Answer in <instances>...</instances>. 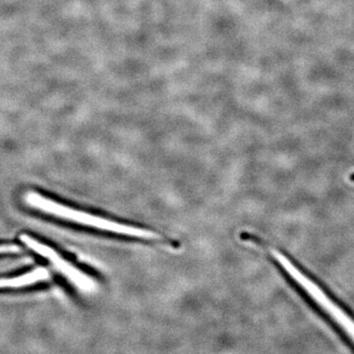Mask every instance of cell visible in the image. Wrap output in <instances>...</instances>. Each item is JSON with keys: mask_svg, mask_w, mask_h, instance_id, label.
Returning a JSON list of instances; mask_svg holds the SVG:
<instances>
[{"mask_svg": "<svg viewBox=\"0 0 354 354\" xmlns=\"http://www.w3.org/2000/svg\"><path fill=\"white\" fill-rule=\"evenodd\" d=\"M24 200L26 204L32 209L44 212V214L62 218V220L71 221L76 225H83V227L95 228V230H102V232H109V234L144 239V241H158L162 239L160 234L152 232V230L133 227V225L109 220L104 216L86 213L80 209L71 208V207H67L60 203L53 201V200L48 199L39 193L32 192V191L26 193Z\"/></svg>", "mask_w": 354, "mask_h": 354, "instance_id": "6da1fadb", "label": "cell"}, {"mask_svg": "<svg viewBox=\"0 0 354 354\" xmlns=\"http://www.w3.org/2000/svg\"><path fill=\"white\" fill-rule=\"evenodd\" d=\"M247 239L250 242H253V243L257 244V245L263 247L266 251L269 252L272 263L278 268L279 272H281L283 278L286 279V283L290 285V288L295 291L298 297L304 300V304H306L321 320L324 321L325 324L329 326L330 329H332L333 332H334L351 351H354V339L353 337L348 334V330L344 329V326H342L341 323L337 322V318L330 314L329 310L324 307L322 302L317 299L315 292L307 290L306 283H301L295 272V274L291 272L290 267L286 264L285 261L281 259L278 254L274 253L269 247L261 243L255 237L249 236Z\"/></svg>", "mask_w": 354, "mask_h": 354, "instance_id": "7a4b0ae2", "label": "cell"}, {"mask_svg": "<svg viewBox=\"0 0 354 354\" xmlns=\"http://www.w3.org/2000/svg\"><path fill=\"white\" fill-rule=\"evenodd\" d=\"M19 239L21 242L24 243L28 248L31 249V250L35 251L41 257L50 261V264L60 274H64L65 278L68 279L70 283L75 286L78 290H81L84 292H92L93 290H95L94 279L88 277L83 271H81L75 266L71 264L68 261L64 259L55 249L41 243V242L32 239V236L28 234H21Z\"/></svg>", "mask_w": 354, "mask_h": 354, "instance_id": "3957f363", "label": "cell"}, {"mask_svg": "<svg viewBox=\"0 0 354 354\" xmlns=\"http://www.w3.org/2000/svg\"><path fill=\"white\" fill-rule=\"evenodd\" d=\"M269 247L272 250L278 254L281 259L285 260L286 264L290 265L292 268L293 271L299 274L304 281H307L309 286H311L312 290L318 293L320 298L326 300L328 304H330V306L334 307L335 310H339V313L342 316L346 317V318H348V322L351 325H354L353 310L344 300L341 299V297H337L335 291L329 286L326 285L322 279L318 278L316 274H314L313 272L307 269L299 261L295 259L291 254L286 252L283 249L276 248V247L272 246Z\"/></svg>", "mask_w": 354, "mask_h": 354, "instance_id": "277c9868", "label": "cell"}, {"mask_svg": "<svg viewBox=\"0 0 354 354\" xmlns=\"http://www.w3.org/2000/svg\"><path fill=\"white\" fill-rule=\"evenodd\" d=\"M50 278V272L43 267L37 268L29 272L12 279H0V288H19L23 286L35 285Z\"/></svg>", "mask_w": 354, "mask_h": 354, "instance_id": "5b68a950", "label": "cell"}, {"mask_svg": "<svg viewBox=\"0 0 354 354\" xmlns=\"http://www.w3.org/2000/svg\"><path fill=\"white\" fill-rule=\"evenodd\" d=\"M20 250V247L13 245V244H2V245H0V254L18 253Z\"/></svg>", "mask_w": 354, "mask_h": 354, "instance_id": "8992f818", "label": "cell"}]
</instances>
